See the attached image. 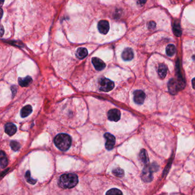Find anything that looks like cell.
<instances>
[{
    "label": "cell",
    "instance_id": "7",
    "mask_svg": "<svg viewBox=\"0 0 195 195\" xmlns=\"http://www.w3.org/2000/svg\"><path fill=\"white\" fill-rule=\"evenodd\" d=\"M145 94L142 90H136L133 93L134 102L138 104H143L145 101Z\"/></svg>",
    "mask_w": 195,
    "mask_h": 195
},
{
    "label": "cell",
    "instance_id": "19",
    "mask_svg": "<svg viewBox=\"0 0 195 195\" xmlns=\"http://www.w3.org/2000/svg\"><path fill=\"white\" fill-rule=\"evenodd\" d=\"M176 53V47L174 45H168L166 47V53L168 56L172 57Z\"/></svg>",
    "mask_w": 195,
    "mask_h": 195
},
{
    "label": "cell",
    "instance_id": "22",
    "mask_svg": "<svg viewBox=\"0 0 195 195\" xmlns=\"http://www.w3.org/2000/svg\"><path fill=\"white\" fill-rule=\"evenodd\" d=\"M112 173L115 176L119 177H122L124 175V171L120 168H117L114 169L112 171Z\"/></svg>",
    "mask_w": 195,
    "mask_h": 195
},
{
    "label": "cell",
    "instance_id": "12",
    "mask_svg": "<svg viewBox=\"0 0 195 195\" xmlns=\"http://www.w3.org/2000/svg\"><path fill=\"white\" fill-rule=\"evenodd\" d=\"M17 131L16 126L12 123H7L5 126V132H6L8 135L12 136Z\"/></svg>",
    "mask_w": 195,
    "mask_h": 195
},
{
    "label": "cell",
    "instance_id": "20",
    "mask_svg": "<svg viewBox=\"0 0 195 195\" xmlns=\"http://www.w3.org/2000/svg\"><path fill=\"white\" fill-rule=\"evenodd\" d=\"M173 32L176 35L177 37H180L181 35V29L180 25V24L178 22H175V24L173 25Z\"/></svg>",
    "mask_w": 195,
    "mask_h": 195
},
{
    "label": "cell",
    "instance_id": "6",
    "mask_svg": "<svg viewBox=\"0 0 195 195\" xmlns=\"http://www.w3.org/2000/svg\"><path fill=\"white\" fill-rule=\"evenodd\" d=\"M104 138L106 139V148L108 150H111L115 145L116 139L115 136L109 133H106L104 135Z\"/></svg>",
    "mask_w": 195,
    "mask_h": 195
},
{
    "label": "cell",
    "instance_id": "25",
    "mask_svg": "<svg viewBox=\"0 0 195 195\" xmlns=\"http://www.w3.org/2000/svg\"><path fill=\"white\" fill-rule=\"evenodd\" d=\"M156 27V24L154 22H150L148 24V28L151 30H154Z\"/></svg>",
    "mask_w": 195,
    "mask_h": 195
},
{
    "label": "cell",
    "instance_id": "5",
    "mask_svg": "<svg viewBox=\"0 0 195 195\" xmlns=\"http://www.w3.org/2000/svg\"><path fill=\"white\" fill-rule=\"evenodd\" d=\"M153 172L154 170L151 166L147 165L144 168L142 171V179L145 182H150L153 180Z\"/></svg>",
    "mask_w": 195,
    "mask_h": 195
},
{
    "label": "cell",
    "instance_id": "21",
    "mask_svg": "<svg viewBox=\"0 0 195 195\" xmlns=\"http://www.w3.org/2000/svg\"><path fill=\"white\" fill-rule=\"evenodd\" d=\"M106 195H123V194L118 189L112 188L106 192Z\"/></svg>",
    "mask_w": 195,
    "mask_h": 195
},
{
    "label": "cell",
    "instance_id": "23",
    "mask_svg": "<svg viewBox=\"0 0 195 195\" xmlns=\"http://www.w3.org/2000/svg\"><path fill=\"white\" fill-rule=\"evenodd\" d=\"M25 179L27 181V182H29L31 184H35L36 182H37V180L35 179H33L31 178L30 177V171H28L25 174Z\"/></svg>",
    "mask_w": 195,
    "mask_h": 195
},
{
    "label": "cell",
    "instance_id": "17",
    "mask_svg": "<svg viewBox=\"0 0 195 195\" xmlns=\"http://www.w3.org/2000/svg\"><path fill=\"white\" fill-rule=\"evenodd\" d=\"M32 107L30 105L25 106L23 107L21 110V116L23 118H25L29 116L30 113H32Z\"/></svg>",
    "mask_w": 195,
    "mask_h": 195
},
{
    "label": "cell",
    "instance_id": "14",
    "mask_svg": "<svg viewBox=\"0 0 195 195\" xmlns=\"http://www.w3.org/2000/svg\"><path fill=\"white\" fill-rule=\"evenodd\" d=\"M140 159L143 163L144 164L145 166L148 165L149 163V158L148 156L147 152L145 150L142 149L141 150L139 154Z\"/></svg>",
    "mask_w": 195,
    "mask_h": 195
},
{
    "label": "cell",
    "instance_id": "10",
    "mask_svg": "<svg viewBox=\"0 0 195 195\" xmlns=\"http://www.w3.org/2000/svg\"><path fill=\"white\" fill-rule=\"evenodd\" d=\"M92 62L93 63V66L96 70L101 71L106 67V63H104L102 60L96 57L93 58L92 60Z\"/></svg>",
    "mask_w": 195,
    "mask_h": 195
},
{
    "label": "cell",
    "instance_id": "9",
    "mask_svg": "<svg viewBox=\"0 0 195 195\" xmlns=\"http://www.w3.org/2000/svg\"><path fill=\"white\" fill-rule=\"evenodd\" d=\"M97 28L99 32L102 34H106L109 30V24L106 20L100 21L97 25Z\"/></svg>",
    "mask_w": 195,
    "mask_h": 195
},
{
    "label": "cell",
    "instance_id": "28",
    "mask_svg": "<svg viewBox=\"0 0 195 195\" xmlns=\"http://www.w3.org/2000/svg\"><path fill=\"white\" fill-rule=\"evenodd\" d=\"M1 36H3V26H1Z\"/></svg>",
    "mask_w": 195,
    "mask_h": 195
},
{
    "label": "cell",
    "instance_id": "1",
    "mask_svg": "<svg viewBox=\"0 0 195 195\" xmlns=\"http://www.w3.org/2000/svg\"><path fill=\"white\" fill-rule=\"evenodd\" d=\"M78 182V176L76 174L65 173L60 176L58 184L63 188H72L77 185Z\"/></svg>",
    "mask_w": 195,
    "mask_h": 195
},
{
    "label": "cell",
    "instance_id": "13",
    "mask_svg": "<svg viewBox=\"0 0 195 195\" xmlns=\"http://www.w3.org/2000/svg\"><path fill=\"white\" fill-rule=\"evenodd\" d=\"M167 67L163 63H161L159 65L157 69V73L160 78L164 79L165 78L167 74Z\"/></svg>",
    "mask_w": 195,
    "mask_h": 195
},
{
    "label": "cell",
    "instance_id": "11",
    "mask_svg": "<svg viewBox=\"0 0 195 195\" xmlns=\"http://www.w3.org/2000/svg\"><path fill=\"white\" fill-rule=\"evenodd\" d=\"M134 57V53L132 49L131 48H126L125 49L122 53V58L124 61H131L133 58Z\"/></svg>",
    "mask_w": 195,
    "mask_h": 195
},
{
    "label": "cell",
    "instance_id": "24",
    "mask_svg": "<svg viewBox=\"0 0 195 195\" xmlns=\"http://www.w3.org/2000/svg\"><path fill=\"white\" fill-rule=\"evenodd\" d=\"M10 147L13 151H17L19 150V148L21 147V145H19V142H16V141H12L10 142Z\"/></svg>",
    "mask_w": 195,
    "mask_h": 195
},
{
    "label": "cell",
    "instance_id": "2",
    "mask_svg": "<svg viewBox=\"0 0 195 195\" xmlns=\"http://www.w3.org/2000/svg\"><path fill=\"white\" fill-rule=\"evenodd\" d=\"M55 145L61 151H67L72 144V139L70 136L65 134H58L54 140Z\"/></svg>",
    "mask_w": 195,
    "mask_h": 195
},
{
    "label": "cell",
    "instance_id": "27",
    "mask_svg": "<svg viewBox=\"0 0 195 195\" xmlns=\"http://www.w3.org/2000/svg\"><path fill=\"white\" fill-rule=\"evenodd\" d=\"M192 85L193 88H194L195 90V78H194L192 79Z\"/></svg>",
    "mask_w": 195,
    "mask_h": 195
},
{
    "label": "cell",
    "instance_id": "29",
    "mask_svg": "<svg viewBox=\"0 0 195 195\" xmlns=\"http://www.w3.org/2000/svg\"><path fill=\"white\" fill-rule=\"evenodd\" d=\"M3 1H4V0H1V5H3Z\"/></svg>",
    "mask_w": 195,
    "mask_h": 195
},
{
    "label": "cell",
    "instance_id": "16",
    "mask_svg": "<svg viewBox=\"0 0 195 195\" xmlns=\"http://www.w3.org/2000/svg\"><path fill=\"white\" fill-rule=\"evenodd\" d=\"M32 82V79L29 76L25 78H19V83L21 87H26L30 85Z\"/></svg>",
    "mask_w": 195,
    "mask_h": 195
},
{
    "label": "cell",
    "instance_id": "18",
    "mask_svg": "<svg viewBox=\"0 0 195 195\" xmlns=\"http://www.w3.org/2000/svg\"><path fill=\"white\" fill-rule=\"evenodd\" d=\"M0 163L1 168H5L8 165V160L6 155L2 151L0 154Z\"/></svg>",
    "mask_w": 195,
    "mask_h": 195
},
{
    "label": "cell",
    "instance_id": "4",
    "mask_svg": "<svg viewBox=\"0 0 195 195\" xmlns=\"http://www.w3.org/2000/svg\"><path fill=\"white\" fill-rule=\"evenodd\" d=\"M168 88L171 94L175 95L181 89V86L178 80L175 79H171L168 84Z\"/></svg>",
    "mask_w": 195,
    "mask_h": 195
},
{
    "label": "cell",
    "instance_id": "26",
    "mask_svg": "<svg viewBox=\"0 0 195 195\" xmlns=\"http://www.w3.org/2000/svg\"><path fill=\"white\" fill-rule=\"evenodd\" d=\"M146 2H147V0H138V4L140 7H142L146 3Z\"/></svg>",
    "mask_w": 195,
    "mask_h": 195
},
{
    "label": "cell",
    "instance_id": "3",
    "mask_svg": "<svg viewBox=\"0 0 195 195\" xmlns=\"http://www.w3.org/2000/svg\"><path fill=\"white\" fill-rule=\"evenodd\" d=\"M99 88L100 90L104 92L111 91L115 87L113 82L107 78H101L99 81Z\"/></svg>",
    "mask_w": 195,
    "mask_h": 195
},
{
    "label": "cell",
    "instance_id": "15",
    "mask_svg": "<svg viewBox=\"0 0 195 195\" xmlns=\"http://www.w3.org/2000/svg\"><path fill=\"white\" fill-rule=\"evenodd\" d=\"M88 50L85 47H80L77 50L76 55L78 58L83 60L88 55Z\"/></svg>",
    "mask_w": 195,
    "mask_h": 195
},
{
    "label": "cell",
    "instance_id": "8",
    "mask_svg": "<svg viewBox=\"0 0 195 195\" xmlns=\"http://www.w3.org/2000/svg\"><path fill=\"white\" fill-rule=\"evenodd\" d=\"M121 113L117 109H112L108 113V118L111 121L117 122L120 119Z\"/></svg>",
    "mask_w": 195,
    "mask_h": 195
}]
</instances>
